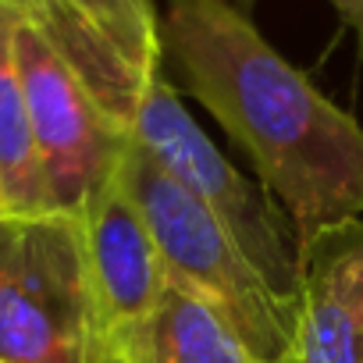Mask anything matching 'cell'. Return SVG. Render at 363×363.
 <instances>
[{
	"label": "cell",
	"instance_id": "cell-1",
	"mask_svg": "<svg viewBox=\"0 0 363 363\" xmlns=\"http://www.w3.org/2000/svg\"><path fill=\"white\" fill-rule=\"evenodd\" d=\"M250 153L299 250L363 218V125L292 68L228 0H167L160 65Z\"/></svg>",
	"mask_w": 363,
	"mask_h": 363
},
{
	"label": "cell",
	"instance_id": "cell-2",
	"mask_svg": "<svg viewBox=\"0 0 363 363\" xmlns=\"http://www.w3.org/2000/svg\"><path fill=\"white\" fill-rule=\"evenodd\" d=\"M118 174L146 218L164 278L218 310L260 363H281L292 335V299L267 285L221 221L153 164L132 135Z\"/></svg>",
	"mask_w": 363,
	"mask_h": 363
},
{
	"label": "cell",
	"instance_id": "cell-3",
	"mask_svg": "<svg viewBox=\"0 0 363 363\" xmlns=\"http://www.w3.org/2000/svg\"><path fill=\"white\" fill-rule=\"evenodd\" d=\"M100 352L104 331L79 218L0 214V359L96 363Z\"/></svg>",
	"mask_w": 363,
	"mask_h": 363
},
{
	"label": "cell",
	"instance_id": "cell-4",
	"mask_svg": "<svg viewBox=\"0 0 363 363\" xmlns=\"http://www.w3.org/2000/svg\"><path fill=\"white\" fill-rule=\"evenodd\" d=\"M128 135L153 164H160L182 189H189L221 221V228L239 242V250L274 292L296 299L299 239L292 221L260 182H250L228 157H221V150L182 107L164 72L146 86Z\"/></svg>",
	"mask_w": 363,
	"mask_h": 363
},
{
	"label": "cell",
	"instance_id": "cell-5",
	"mask_svg": "<svg viewBox=\"0 0 363 363\" xmlns=\"http://www.w3.org/2000/svg\"><path fill=\"white\" fill-rule=\"evenodd\" d=\"M15 57L50 203L54 211L79 214V207L118 171L128 128L107 114L82 75L26 18H18L15 29Z\"/></svg>",
	"mask_w": 363,
	"mask_h": 363
},
{
	"label": "cell",
	"instance_id": "cell-6",
	"mask_svg": "<svg viewBox=\"0 0 363 363\" xmlns=\"http://www.w3.org/2000/svg\"><path fill=\"white\" fill-rule=\"evenodd\" d=\"M18 18L61 50L121 128L132 125L146 86L164 68L153 0H26Z\"/></svg>",
	"mask_w": 363,
	"mask_h": 363
},
{
	"label": "cell",
	"instance_id": "cell-7",
	"mask_svg": "<svg viewBox=\"0 0 363 363\" xmlns=\"http://www.w3.org/2000/svg\"><path fill=\"white\" fill-rule=\"evenodd\" d=\"M281 363H363V218L335 225L299 250Z\"/></svg>",
	"mask_w": 363,
	"mask_h": 363
},
{
	"label": "cell",
	"instance_id": "cell-8",
	"mask_svg": "<svg viewBox=\"0 0 363 363\" xmlns=\"http://www.w3.org/2000/svg\"><path fill=\"white\" fill-rule=\"evenodd\" d=\"M121 164V160H118ZM79 225L89 257V278L100 310L104 342L135 328L160 299L167 278L157 257V242L114 171L79 207Z\"/></svg>",
	"mask_w": 363,
	"mask_h": 363
},
{
	"label": "cell",
	"instance_id": "cell-9",
	"mask_svg": "<svg viewBox=\"0 0 363 363\" xmlns=\"http://www.w3.org/2000/svg\"><path fill=\"white\" fill-rule=\"evenodd\" d=\"M104 352L114 363H260L218 310L171 281L135 328L104 342Z\"/></svg>",
	"mask_w": 363,
	"mask_h": 363
},
{
	"label": "cell",
	"instance_id": "cell-10",
	"mask_svg": "<svg viewBox=\"0 0 363 363\" xmlns=\"http://www.w3.org/2000/svg\"><path fill=\"white\" fill-rule=\"evenodd\" d=\"M15 29H18V11L0 4V214L33 218V214H50L54 203L18 75Z\"/></svg>",
	"mask_w": 363,
	"mask_h": 363
},
{
	"label": "cell",
	"instance_id": "cell-11",
	"mask_svg": "<svg viewBox=\"0 0 363 363\" xmlns=\"http://www.w3.org/2000/svg\"><path fill=\"white\" fill-rule=\"evenodd\" d=\"M331 4L342 11L345 22H352V26L363 33V0H331Z\"/></svg>",
	"mask_w": 363,
	"mask_h": 363
},
{
	"label": "cell",
	"instance_id": "cell-12",
	"mask_svg": "<svg viewBox=\"0 0 363 363\" xmlns=\"http://www.w3.org/2000/svg\"><path fill=\"white\" fill-rule=\"evenodd\" d=\"M0 4H8L11 11H22V4H26V0H0Z\"/></svg>",
	"mask_w": 363,
	"mask_h": 363
},
{
	"label": "cell",
	"instance_id": "cell-13",
	"mask_svg": "<svg viewBox=\"0 0 363 363\" xmlns=\"http://www.w3.org/2000/svg\"><path fill=\"white\" fill-rule=\"evenodd\" d=\"M96 363H114V359H111L107 352H100V359H96Z\"/></svg>",
	"mask_w": 363,
	"mask_h": 363
},
{
	"label": "cell",
	"instance_id": "cell-14",
	"mask_svg": "<svg viewBox=\"0 0 363 363\" xmlns=\"http://www.w3.org/2000/svg\"><path fill=\"white\" fill-rule=\"evenodd\" d=\"M0 363H8V359H0Z\"/></svg>",
	"mask_w": 363,
	"mask_h": 363
}]
</instances>
